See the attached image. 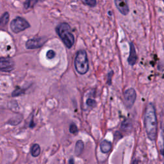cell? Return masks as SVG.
I'll return each mask as SVG.
<instances>
[{
	"instance_id": "1",
	"label": "cell",
	"mask_w": 164,
	"mask_h": 164,
	"mask_svg": "<svg viewBox=\"0 0 164 164\" xmlns=\"http://www.w3.org/2000/svg\"><path fill=\"white\" fill-rule=\"evenodd\" d=\"M144 124L148 138L151 140H155L157 136L158 123L155 108L151 103L147 104L146 109Z\"/></svg>"
},
{
	"instance_id": "2",
	"label": "cell",
	"mask_w": 164,
	"mask_h": 164,
	"mask_svg": "<svg viewBox=\"0 0 164 164\" xmlns=\"http://www.w3.org/2000/svg\"><path fill=\"white\" fill-rule=\"evenodd\" d=\"M56 31L67 48H72L75 43V37L69 25L67 22L60 23L56 28Z\"/></svg>"
},
{
	"instance_id": "3",
	"label": "cell",
	"mask_w": 164,
	"mask_h": 164,
	"mask_svg": "<svg viewBox=\"0 0 164 164\" xmlns=\"http://www.w3.org/2000/svg\"><path fill=\"white\" fill-rule=\"evenodd\" d=\"M75 67L76 71L80 75H85L88 72L89 64L87 54L85 50L78 51L75 59Z\"/></svg>"
},
{
	"instance_id": "4",
	"label": "cell",
	"mask_w": 164,
	"mask_h": 164,
	"mask_svg": "<svg viewBox=\"0 0 164 164\" xmlns=\"http://www.w3.org/2000/svg\"><path fill=\"white\" fill-rule=\"evenodd\" d=\"M30 23L23 17H16L10 22V29L15 33H18L30 27Z\"/></svg>"
},
{
	"instance_id": "5",
	"label": "cell",
	"mask_w": 164,
	"mask_h": 164,
	"mask_svg": "<svg viewBox=\"0 0 164 164\" xmlns=\"http://www.w3.org/2000/svg\"><path fill=\"white\" fill-rule=\"evenodd\" d=\"M15 69V62L10 57H0V71L10 73Z\"/></svg>"
},
{
	"instance_id": "6",
	"label": "cell",
	"mask_w": 164,
	"mask_h": 164,
	"mask_svg": "<svg viewBox=\"0 0 164 164\" xmlns=\"http://www.w3.org/2000/svg\"><path fill=\"white\" fill-rule=\"evenodd\" d=\"M48 39L46 37L33 38L29 39L26 42V48L28 50H35L41 48L47 42Z\"/></svg>"
},
{
	"instance_id": "7",
	"label": "cell",
	"mask_w": 164,
	"mask_h": 164,
	"mask_svg": "<svg viewBox=\"0 0 164 164\" xmlns=\"http://www.w3.org/2000/svg\"><path fill=\"white\" fill-rule=\"evenodd\" d=\"M124 96L125 104L126 107L128 109L132 108L136 100V98H137L136 91L134 89L130 88L124 92Z\"/></svg>"
},
{
	"instance_id": "8",
	"label": "cell",
	"mask_w": 164,
	"mask_h": 164,
	"mask_svg": "<svg viewBox=\"0 0 164 164\" xmlns=\"http://www.w3.org/2000/svg\"><path fill=\"white\" fill-rule=\"evenodd\" d=\"M115 4L117 8L119 10L123 15L126 16L130 12V9H129V7L126 2L121 1V0H116V1H115Z\"/></svg>"
},
{
	"instance_id": "9",
	"label": "cell",
	"mask_w": 164,
	"mask_h": 164,
	"mask_svg": "<svg viewBox=\"0 0 164 164\" xmlns=\"http://www.w3.org/2000/svg\"><path fill=\"white\" fill-rule=\"evenodd\" d=\"M130 55H129L128 58V64L130 65H134L137 61V55L133 44L132 42H130Z\"/></svg>"
},
{
	"instance_id": "10",
	"label": "cell",
	"mask_w": 164,
	"mask_h": 164,
	"mask_svg": "<svg viewBox=\"0 0 164 164\" xmlns=\"http://www.w3.org/2000/svg\"><path fill=\"white\" fill-rule=\"evenodd\" d=\"M100 149L103 153H108L112 149V144L108 140H104L100 144Z\"/></svg>"
},
{
	"instance_id": "11",
	"label": "cell",
	"mask_w": 164,
	"mask_h": 164,
	"mask_svg": "<svg viewBox=\"0 0 164 164\" xmlns=\"http://www.w3.org/2000/svg\"><path fill=\"white\" fill-rule=\"evenodd\" d=\"M84 149V144L82 140H78L75 146V155L80 156Z\"/></svg>"
},
{
	"instance_id": "12",
	"label": "cell",
	"mask_w": 164,
	"mask_h": 164,
	"mask_svg": "<svg viewBox=\"0 0 164 164\" xmlns=\"http://www.w3.org/2000/svg\"><path fill=\"white\" fill-rule=\"evenodd\" d=\"M31 154L33 157H37L41 154V147L38 144H35L31 146Z\"/></svg>"
},
{
	"instance_id": "13",
	"label": "cell",
	"mask_w": 164,
	"mask_h": 164,
	"mask_svg": "<svg viewBox=\"0 0 164 164\" xmlns=\"http://www.w3.org/2000/svg\"><path fill=\"white\" fill-rule=\"evenodd\" d=\"M9 18H10V15L8 12H5L2 16V17H0V26L1 27L6 26L9 21Z\"/></svg>"
},
{
	"instance_id": "14",
	"label": "cell",
	"mask_w": 164,
	"mask_h": 164,
	"mask_svg": "<svg viewBox=\"0 0 164 164\" xmlns=\"http://www.w3.org/2000/svg\"><path fill=\"white\" fill-rule=\"evenodd\" d=\"M25 90H26L25 89H22L19 87H17L16 89L13 91L12 94V97H17L22 96L25 93Z\"/></svg>"
},
{
	"instance_id": "15",
	"label": "cell",
	"mask_w": 164,
	"mask_h": 164,
	"mask_svg": "<svg viewBox=\"0 0 164 164\" xmlns=\"http://www.w3.org/2000/svg\"><path fill=\"white\" fill-rule=\"evenodd\" d=\"M37 3V1H30V0H29V1H27L24 3V7L26 9H28Z\"/></svg>"
},
{
	"instance_id": "16",
	"label": "cell",
	"mask_w": 164,
	"mask_h": 164,
	"mask_svg": "<svg viewBox=\"0 0 164 164\" xmlns=\"http://www.w3.org/2000/svg\"><path fill=\"white\" fill-rule=\"evenodd\" d=\"M69 132L72 134H76L78 132V128L75 124H71L69 127Z\"/></svg>"
},
{
	"instance_id": "17",
	"label": "cell",
	"mask_w": 164,
	"mask_h": 164,
	"mask_svg": "<svg viewBox=\"0 0 164 164\" xmlns=\"http://www.w3.org/2000/svg\"><path fill=\"white\" fill-rule=\"evenodd\" d=\"M82 3L90 7H94L96 5V2L94 0H83Z\"/></svg>"
},
{
	"instance_id": "18",
	"label": "cell",
	"mask_w": 164,
	"mask_h": 164,
	"mask_svg": "<svg viewBox=\"0 0 164 164\" xmlns=\"http://www.w3.org/2000/svg\"><path fill=\"white\" fill-rule=\"evenodd\" d=\"M86 103H87V104L88 105V106L90 107H94L96 105V101L92 99H90V98H89V99H88L87 100Z\"/></svg>"
},
{
	"instance_id": "19",
	"label": "cell",
	"mask_w": 164,
	"mask_h": 164,
	"mask_svg": "<svg viewBox=\"0 0 164 164\" xmlns=\"http://www.w3.org/2000/svg\"><path fill=\"white\" fill-rule=\"evenodd\" d=\"M56 55V53L53 50H49L46 53V57L48 59H52Z\"/></svg>"
},
{
	"instance_id": "20",
	"label": "cell",
	"mask_w": 164,
	"mask_h": 164,
	"mask_svg": "<svg viewBox=\"0 0 164 164\" xmlns=\"http://www.w3.org/2000/svg\"><path fill=\"white\" fill-rule=\"evenodd\" d=\"M69 163L70 164H74V160L73 159H71L69 160Z\"/></svg>"
},
{
	"instance_id": "21",
	"label": "cell",
	"mask_w": 164,
	"mask_h": 164,
	"mask_svg": "<svg viewBox=\"0 0 164 164\" xmlns=\"http://www.w3.org/2000/svg\"><path fill=\"white\" fill-rule=\"evenodd\" d=\"M161 154L164 157V147L162 150H161Z\"/></svg>"
}]
</instances>
